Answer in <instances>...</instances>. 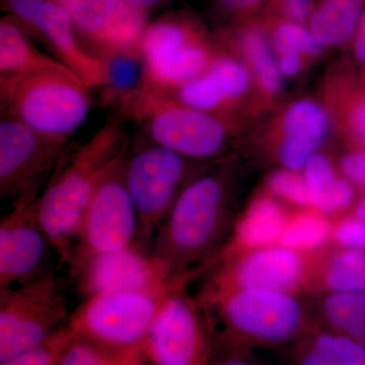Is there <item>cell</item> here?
<instances>
[{"label":"cell","mask_w":365,"mask_h":365,"mask_svg":"<svg viewBox=\"0 0 365 365\" xmlns=\"http://www.w3.org/2000/svg\"><path fill=\"white\" fill-rule=\"evenodd\" d=\"M354 37L355 56L359 62L365 64V9Z\"/></svg>","instance_id":"74e56055"},{"label":"cell","mask_w":365,"mask_h":365,"mask_svg":"<svg viewBox=\"0 0 365 365\" xmlns=\"http://www.w3.org/2000/svg\"><path fill=\"white\" fill-rule=\"evenodd\" d=\"M140 347L132 349H107L76 337L58 365H145Z\"/></svg>","instance_id":"83f0119b"},{"label":"cell","mask_w":365,"mask_h":365,"mask_svg":"<svg viewBox=\"0 0 365 365\" xmlns=\"http://www.w3.org/2000/svg\"><path fill=\"white\" fill-rule=\"evenodd\" d=\"M263 0H218L220 6L232 13H242L258 6Z\"/></svg>","instance_id":"f35d334b"},{"label":"cell","mask_w":365,"mask_h":365,"mask_svg":"<svg viewBox=\"0 0 365 365\" xmlns=\"http://www.w3.org/2000/svg\"><path fill=\"white\" fill-rule=\"evenodd\" d=\"M340 167L346 179L365 186V150L347 153L341 160Z\"/></svg>","instance_id":"836d02e7"},{"label":"cell","mask_w":365,"mask_h":365,"mask_svg":"<svg viewBox=\"0 0 365 365\" xmlns=\"http://www.w3.org/2000/svg\"><path fill=\"white\" fill-rule=\"evenodd\" d=\"M322 282L328 292L365 294V252L341 248L327 260Z\"/></svg>","instance_id":"d4e9b609"},{"label":"cell","mask_w":365,"mask_h":365,"mask_svg":"<svg viewBox=\"0 0 365 365\" xmlns=\"http://www.w3.org/2000/svg\"><path fill=\"white\" fill-rule=\"evenodd\" d=\"M241 45L262 88L272 95L277 93L281 72L265 35L257 29L247 31L242 34Z\"/></svg>","instance_id":"4316f807"},{"label":"cell","mask_w":365,"mask_h":365,"mask_svg":"<svg viewBox=\"0 0 365 365\" xmlns=\"http://www.w3.org/2000/svg\"><path fill=\"white\" fill-rule=\"evenodd\" d=\"M268 187L275 195L302 207H312L311 191L306 178L297 170H281L273 173L268 180Z\"/></svg>","instance_id":"4dcf8cb0"},{"label":"cell","mask_w":365,"mask_h":365,"mask_svg":"<svg viewBox=\"0 0 365 365\" xmlns=\"http://www.w3.org/2000/svg\"><path fill=\"white\" fill-rule=\"evenodd\" d=\"M71 268L86 299L109 292L158 290L174 278L163 259L137 242L120 251L79 259Z\"/></svg>","instance_id":"9a60e30c"},{"label":"cell","mask_w":365,"mask_h":365,"mask_svg":"<svg viewBox=\"0 0 365 365\" xmlns=\"http://www.w3.org/2000/svg\"><path fill=\"white\" fill-rule=\"evenodd\" d=\"M202 32L181 16H165L148 23L139 45L140 85L175 90L201 76L212 63Z\"/></svg>","instance_id":"30bf717a"},{"label":"cell","mask_w":365,"mask_h":365,"mask_svg":"<svg viewBox=\"0 0 365 365\" xmlns=\"http://www.w3.org/2000/svg\"><path fill=\"white\" fill-rule=\"evenodd\" d=\"M124 122L108 118L68 158H62L37 198L38 217L60 261L71 266L79 225L106 175L128 153Z\"/></svg>","instance_id":"6da1fadb"},{"label":"cell","mask_w":365,"mask_h":365,"mask_svg":"<svg viewBox=\"0 0 365 365\" xmlns=\"http://www.w3.org/2000/svg\"><path fill=\"white\" fill-rule=\"evenodd\" d=\"M364 9V0H323L309 30L323 47L345 44L356 34Z\"/></svg>","instance_id":"603a6c76"},{"label":"cell","mask_w":365,"mask_h":365,"mask_svg":"<svg viewBox=\"0 0 365 365\" xmlns=\"http://www.w3.org/2000/svg\"><path fill=\"white\" fill-rule=\"evenodd\" d=\"M288 220L287 210L277 201L269 197L256 199L235 225L234 241L228 255L279 244Z\"/></svg>","instance_id":"ffe728a7"},{"label":"cell","mask_w":365,"mask_h":365,"mask_svg":"<svg viewBox=\"0 0 365 365\" xmlns=\"http://www.w3.org/2000/svg\"><path fill=\"white\" fill-rule=\"evenodd\" d=\"M273 44L278 55L283 54H317L322 51L319 44L309 29L299 23L289 21L281 24L274 33Z\"/></svg>","instance_id":"f546056e"},{"label":"cell","mask_w":365,"mask_h":365,"mask_svg":"<svg viewBox=\"0 0 365 365\" xmlns=\"http://www.w3.org/2000/svg\"><path fill=\"white\" fill-rule=\"evenodd\" d=\"M355 217L359 220H365V190L362 194L361 198L359 199L354 209Z\"/></svg>","instance_id":"b9f144b4"},{"label":"cell","mask_w":365,"mask_h":365,"mask_svg":"<svg viewBox=\"0 0 365 365\" xmlns=\"http://www.w3.org/2000/svg\"><path fill=\"white\" fill-rule=\"evenodd\" d=\"M68 11L79 40L93 56L111 63L139 58V45L148 14L125 0H60Z\"/></svg>","instance_id":"5bb4252c"},{"label":"cell","mask_w":365,"mask_h":365,"mask_svg":"<svg viewBox=\"0 0 365 365\" xmlns=\"http://www.w3.org/2000/svg\"><path fill=\"white\" fill-rule=\"evenodd\" d=\"M207 71L217 79L230 102L241 97L248 90V71L237 60L228 57H216Z\"/></svg>","instance_id":"1f68e13d"},{"label":"cell","mask_w":365,"mask_h":365,"mask_svg":"<svg viewBox=\"0 0 365 365\" xmlns=\"http://www.w3.org/2000/svg\"><path fill=\"white\" fill-rule=\"evenodd\" d=\"M278 66H279L281 74H283V76H297L300 71V67H302V60H300L299 54L279 55Z\"/></svg>","instance_id":"8d00e7d4"},{"label":"cell","mask_w":365,"mask_h":365,"mask_svg":"<svg viewBox=\"0 0 365 365\" xmlns=\"http://www.w3.org/2000/svg\"><path fill=\"white\" fill-rule=\"evenodd\" d=\"M58 60L41 51L32 37L13 16L0 20V81L16 78L32 69L60 66Z\"/></svg>","instance_id":"44dd1931"},{"label":"cell","mask_w":365,"mask_h":365,"mask_svg":"<svg viewBox=\"0 0 365 365\" xmlns=\"http://www.w3.org/2000/svg\"><path fill=\"white\" fill-rule=\"evenodd\" d=\"M355 128L365 141V102L360 104L353 115Z\"/></svg>","instance_id":"60d3db41"},{"label":"cell","mask_w":365,"mask_h":365,"mask_svg":"<svg viewBox=\"0 0 365 365\" xmlns=\"http://www.w3.org/2000/svg\"><path fill=\"white\" fill-rule=\"evenodd\" d=\"M228 189L220 173H200L185 187L153 240V252L173 275L215 253L227 232Z\"/></svg>","instance_id":"3957f363"},{"label":"cell","mask_w":365,"mask_h":365,"mask_svg":"<svg viewBox=\"0 0 365 365\" xmlns=\"http://www.w3.org/2000/svg\"><path fill=\"white\" fill-rule=\"evenodd\" d=\"M307 263L302 253L282 245L228 255L211 295L235 288L294 294L306 282Z\"/></svg>","instance_id":"e0dca14e"},{"label":"cell","mask_w":365,"mask_h":365,"mask_svg":"<svg viewBox=\"0 0 365 365\" xmlns=\"http://www.w3.org/2000/svg\"><path fill=\"white\" fill-rule=\"evenodd\" d=\"M73 339L74 334L66 325L42 344L0 365H58Z\"/></svg>","instance_id":"f1b7e54d"},{"label":"cell","mask_w":365,"mask_h":365,"mask_svg":"<svg viewBox=\"0 0 365 365\" xmlns=\"http://www.w3.org/2000/svg\"><path fill=\"white\" fill-rule=\"evenodd\" d=\"M333 227L322 212L309 211L289 216L279 245L299 253L314 251L332 239Z\"/></svg>","instance_id":"484cf974"},{"label":"cell","mask_w":365,"mask_h":365,"mask_svg":"<svg viewBox=\"0 0 365 365\" xmlns=\"http://www.w3.org/2000/svg\"><path fill=\"white\" fill-rule=\"evenodd\" d=\"M187 276H177L139 345L146 365H206L212 357L213 322L185 292Z\"/></svg>","instance_id":"ba28073f"},{"label":"cell","mask_w":365,"mask_h":365,"mask_svg":"<svg viewBox=\"0 0 365 365\" xmlns=\"http://www.w3.org/2000/svg\"><path fill=\"white\" fill-rule=\"evenodd\" d=\"M206 365H266L250 356L247 350H225L220 356L212 355Z\"/></svg>","instance_id":"e575fe53"},{"label":"cell","mask_w":365,"mask_h":365,"mask_svg":"<svg viewBox=\"0 0 365 365\" xmlns=\"http://www.w3.org/2000/svg\"><path fill=\"white\" fill-rule=\"evenodd\" d=\"M222 322L215 336L225 350L290 345L316 328L306 307L294 294L235 288L209 297Z\"/></svg>","instance_id":"277c9868"},{"label":"cell","mask_w":365,"mask_h":365,"mask_svg":"<svg viewBox=\"0 0 365 365\" xmlns=\"http://www.w3.org/2000/svg\"><path fill=\"white\" fill-rule=\"evenodd\" d=\"M9 16L41 41L90 90L111 83V63L93 56L79 40L68 11L54 0H2Z\"/></svg>","instance_id":"7c38bea8"},{"label":"cell","mask_w":365,"mask_h":365,"mask_svg":"<svg viewBox=\"0 0 365 365\" xmlns=\"http://www.w3.org/2000/svg\"><path fill=\"white\" fill-rule=\"evenodd\" d=\"M330 129V118L321 106L299 101L288 109L284 118V139L280 160L285 169L299 170L316 155Z\"/></svg>","instance_id":"ac0fdd59"},{"label":"cell","mask_w":365,"mask_h":365,"mask_svg":"<svg viewBox=\"0 0 365 365\" xmlns=\"http://www.w3.org/2000/svg\"><path fill=\"white\" fill-rule=\"evenodd\" d=\"M324 327L365 346V294L328 292L321 300Z\"/></svg>","instance_id":"cb8c5ba5"},{"label":"cell","mask_w":365,"mask_h":365,"mask_svg":"<svg viewBox=\"0 0 365 365\" xmlns=\"http://www.w3.org/2000/svg\"><path fill=\"white\" fill-rule=\"evenodd\" d=\"M52 249L37 212V198L14 201L0 222V289L21 284L46 270Z\"/></svg>","instance_id":"2e32d148"},{"label":"cell","mask_w":365,"mask_h":365,"mask_svg":"<svg viewBox=\"0 0 365 365\" xmlns=\"http://www.w3.org/2000/svg\"><path fill=\"white\" fill-rule=\"evenodd\" d=\"M69 138L49 135L11 117L0 122V196L37 198L66 155Z\"/></svg>","instance_id":"8fae6325"},{"label":"cell","mask_w":365,"mask_h":365,"mask_svg":"<svg viewBox=\"0 0 365 365\" xmlns=\"http://www.w3.org/2000/svg\"><path fill=\"white\" fill-rule=\"evenodd\" d=\"M177 276L158 290L109 292L88 297L67 326L81 339L107 349L139 347Z\"/></svg>","instance_id":"9c48e42d"},{"label":"cell","mask_w":365,"mask_h":365,"mask_svg":"<svg viewBox=\"0 0 365 365\" xmlns=\"http://www.w3.org/2000/svg\"><path fill=\"white\" fill-rule=\"evenodd\" d=\"M288 347L289 365H365L364 345L324 326Z\"/></svg>","instance_id":"d6986e66"},{"label":"cell","mask_w":365,"mask_h":365,"mask_svg":"<svg viewBox=\"0 0 365 365\" xmlns=\"http://www.w3.org/2000/svg\"><path fill=\"white\" fill-rule=\"evenodd\" d=\"M288 18L295 23L306 21L311 11L312 0H281Z\"/></svg>","instance_id":"d590c367"},{"label":"cell","mask_w":365,"mask_h":365,"mask_svg":"<svg viewBox=\"0 0 365 365\" xmlns=\"http://www.w3.org/2000/svg\"><path fill=\"white\" fill-rule=\"evenodd\" d=\"M332 240L341 248L365 252V220L345 218L334 225Z\"/></svg>","instance_id":"d6a6232c"},{"label":"cell","mask_w":365,"mask_h":365,"mask_svg":"<svg viewBox=\"0 0 365 365\" xmlns=\"http://www.w3.org/2000/svg\"><path fill=\"white\" fill-rule=\"evenodd\" d=\"M126 155L109 170L91 197L79 225L71 264L128 248L137 242L138 218L124 181Z\"/></svg>","instance_id":"4fadbf2b"},{"label":"cell","mask_w":365,"mask_h":365,"mask_svg":"<svg viewBox=\"0 0 365 365\" xmlns=\"http://www.w3.org/2000/svg\"><path fill=\"white\" fill-rule=\"evenodd\" d=\"M90 88L63 64L0 81L1 117H11L49 135L78 130L93 106Z\"/></svg>","instance_id":"5b68a950"},{"label":"cell","mask_w":365,"mask_h":365,"mask_svg":"<svg viewBox=\"0 0 365 365\" xmlns=\"http://www.w3.org/2000/svg\"><path fill=\"white\" fill-rule=\"evenodd\" d=\"M146 365V364H145Z\"/></svg>","instance_id":"ee69618b"},{"label":"cell","mask_w":365,"mask_h":365,"mask_svg":"<svg viewBox=\"0 0 365 365\" xmlns=\"http://www.w3.org/2000/svg\"><path fill=\"white\" fill-rule=\"evenodd\" d=\"M69 317L53 268L0 289V364L42 344L67 325Z\"/></svg>","instance_id":"52a82bcc"},{"label":"cell","mask_w":365,"mask_h":365,"mask_svg":"<svg viewBox=\"0 0 365 365\" xmlns=\"http://www.w3.org/2000/svg\"><path fill=\"white\" fill-rule=\"evenodd\" d=\"M199 160L153 143L143 137L125 158V185L138 218L137 242L145 247L169 215L185 187L200 173Z\"/></svg>","instance_id":"8992f818"},{"label":"cell","mask_w":365,"mask_h":365,"mask_svg":"<svg viewBox=\"0 0 365 365\" xmlns=\"http://www.w3.org/2000/svg\"><path fill=\"white\" fill-rule=\"evenodd\" d=\"M105 102L115 116L135 124L148 140L192 160H212L227 144V125L220 117L182 104L165 91L140 83L110 88Z\"/></svg>","instance_id":"7a4b0ae2"},{"label":"cell","mask_w":365,"mask_h":365,"mask_svg":"<svg viewBox=\"0 0 365 365\" xmlns=\"http://www.w3.org/2000/svg\"><path fill=\"white\" fill-rule=\"evenodd\" d=\"M125 1L137 11L148 14L150 11L162 6L167 0H125Z\"/></svg>","instance_id":"ab89813d"},{"label":"cell","mask_w":365,"mask_h":365,"mask_svg":"<svg viewBox=\"0 0 365 365\" xmlns=\"http://www.w3.org/2000/svg\"><path fill=\"white\" fill-rule=\"evenodd\" d=\"M304 169L311 191L312 207L322 213H335L351 205L355 198L352 182L337 176L328 158L316 153Z\"/></svg>","instance_id":"7402d4cb"},{"label":"cell","mask_w":365,"mask_h":365,"mask_svg":"<svg viewBox=\"0 0 365 365\" xmlns=\"http://www.w3.org/2000/svg\"><path fill=\"white\" fill-rule=\"evenodd\" d=\"M54 1L59 2L60 0H54Z\"/></svg>","instance_id":"7bdbcfd3"}]
</instances>
